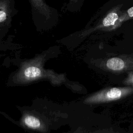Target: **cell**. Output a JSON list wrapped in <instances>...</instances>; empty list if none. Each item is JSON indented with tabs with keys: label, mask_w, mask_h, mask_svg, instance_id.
<instances>
[{
	"label": "cell",
	"mask_w": 133,
	"mask_h": 133,
	"mask_svg": "<svg viewBox=\"0 0 133 133\" xmlns=\"http://www.w3.org/2000/svg\"><path fill=\"white\" fill-rule=\"evenodd\" d=\"M131 79H132V83H133V75H132V78H131Z\"/></svg>",
	"instance_id": "cell-9"
},
{
	"label": "cell",
	"mask_w": 133,
	"mask_h": 133,
	"mask_svg": "<svg viewBox=\"0 0 133 133\" xmlns=\"http://www.w3.org/2000/svg\"><path fill=\"white\" fill-rule=\"evenodd\" d=\"M119 17L118 13L115 10L108 14L102 19L100 26H97L95 29H101L103 28H110V29L116 24Z\"/></svg>",
	"instance_id": "cell-3"
},
{
	"label": "cell",
	"mask_w": 133,
	"mask_h": 133,
	"mask_svg": "<svg viewBox=\"0 0 133 133\" xmlns=\"http://www.w3.org/2000/svg\"><path fill=\"white\" fill-rule=\"evenodd\" d=\"M24 124L29 128L37 129L41 127V121L37 117L33 115H27L23 119Z\"/></svg>",
	"instance_id": "cell-7"
},
{
	"label": "cell",
	"mask_w": 133,
	"mask_h": 133,
	"mask_svg": "<svg viewBox=\"0 0 133 133\" xmlns=\"http://www.w3.org/2000/svg\"><path fill=\"white\" fill-rule=\"evenodd\" d=\"M41 74V70L36 66H29L24 71V75L28 79H33L39 77Z\"/></svg>",
	"instance_id": "cell-6"
},
{
	"label": "cell",
	"mask_w": 133,
	"mask_h": 133,
	"mask_svg": "<svg viewBox=\"0 0 133 133\" xmlns=\"http://www.w3.org/2000/svg\"><path fill=\"white\" fill-rule=\"evenodd\" d=\"M106 65L107 68L111 70L119 71L124 69L125 63L123 59L119 58L113 57L107 60Z\"/></svg>",
	"instance_id": "cell-4"
},
{
	"label": "cell",
	"mask_w": 133,
	"mask_h": 133,
	"mask_svg": "<svg viewBox=\"0 0 133 133\" xmlns=\"http://www.w3.org/2000/svg\"><path fill=\"white\" fill-rule=\"evenodd\" d=\"M32 7L46 19L51 18L52 10L44 0H29Z\"/></svg>",
	"instance_id": "cell-2"
},
{
	"label": "cell",
	"mask_w": 133,
	"mask_h": 133,
	"mask_svg": "<svg viewBox=\"0 0 133 133\" xmlns=\"http://www.w3.org/2000/svg\"><path fill=\"white\" fill-rule=\"evenodd\" d=\"M10 16V9L6 0L0 1V26L3 25Z\"/></svg>",
	"instance_id": "cell-5"
},
{
	"label": "cell",
	"mask_w": 133,
	"mask_h": 133,
	"mask_svg": "<svg viewBox=\"0 0 133 133\" xmlns=\"http://www.w3.org/2000/svg\"><path fill=\"white\" fill-rule=\"evenodd\" d=\"M133 17V7L129 9L125 14H124L122 16L119 17V19L117 21L116 24L111 28V29H115L118 27L121 23L125 21H127L128 19Z\"/></svg>",
	"instance_id": "cell-8"
},
{
	"label": "cell",
	"mask_w": 133,
	"mask_h": 133,
	"mask_svg": "<svg viewBox=\"0 0 133 133\" xmlns=\"http://www.w3.org/2000/svg\"><path fill=\"white\" fill-rule=\"evenodd\" d=\"M133 92L131 87H113L99 91L87 98L86 103H101L117 100Z\"/></svg>",
	"instance_id": "cell-1"
}]
</instances>
